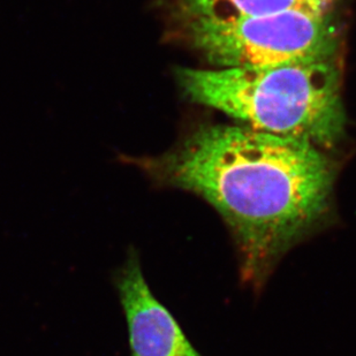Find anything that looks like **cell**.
<instances>
[{"label":"cell","instance_id":"1","mask_svg":"<svg viewBox=\"0 0 356 356\" xmlns=\"http://www.w3.org/2000/svg\"><path fill=\"white\" fill-rule=\"evenodd\" d=\"M119 159L211 205L232 238L240 280L254 292L292 249L334 222L336 166L306 140L215 124L163 155Z\"/></svg>","mask_w":356,"mask_h":356},{"label":"cell","instance_id":"2","mask_svg":"<svg viewBox=\"0 0 356 356\" xmlns=\"http://www.w3.org/2000/svg\"><path fill=\"white\" fill-rule=\"evenodd\" d=\"M189 101L247 127L329 149L343 138L346 115L339 58L261 68H179Z\"/></svg>","mask_w":356,"mask_h":356},{"label":"cell","instance_id":"3","mask_svg":"<svg viewBox=\"0 0 356 356\" xmlns=\"http://www.w3.org/2000/svg\"><path fill=\"white\" fill-rule=\"evenodd\" d=\"M189 43L215 68H261L339 58L333 12L291 10L232 22L185 20Z\"/></svg>","mask_w":356,"mask_h":356},{"label":"cell","instance_id":"4","mask_svg":"<svg viewBox=\"0 0 356 356\" xmlns=\"http://www.w3.org/2000/svg\"><path fill=\"white\" fill-rule=\"evenodd\" d=\"M115 285L127 321L131 356H203L154 296L134 249L119 270Z\"/></svg>","mask_w":356,"mask_h":356},{"label":"cell","instance_id":"5","mask_svg":"<svg viewBox=\"0 0 356 356\" xmlns=\"http://www.w3.org/2000/svg\"><path fill=\"white\" fill-rule=\"evenodd\" d=\"M185 20L232 22L303 10L333 12L338 0H172Z\"/></svg>","mask_w":356,"mask_h":356}]
</instances>
